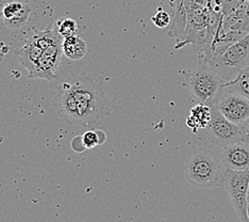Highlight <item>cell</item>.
<instances>
[{
    "label": "cell",
    "instance_id": "cell-23",
    "mask_svg": "<svg viewBox=\"0 0 249 222\" xmlns=\"http://www.w3.org/2000/svg\"><path fill=\"white\" fill-rule=\"evenodd\" d=\"M183 1H184V0H176V7H177V5L182 4Z\"/></svg>",
    "mask_w": 249,
    "mask_h": 222
},
{
    "label": "cell",
    "instance_id": "cell-10",
    "mask_svg": "<svg viewBox=\"0 0 249 222\" xmlns=\"http://www.w3.org/2000/svg\"><path fill=\"white\" fill-rule=\"evenodd\" d=\"M44 53V48L39 45L36 40L30 36L25 42L24 46L16 51V56L21 65L27 68L29 78H33L36 71L38 61Z\"/></svg>",
    "mask_w": 249,
    "mask_h": 222
},
{
    "label": "cell",
    "instance_id": "cell-8",
    "mask_svg": "<svg viewBox=\"0 0 249 222\" xmlns=\"http://www.w3.org/2000/svg\"><path fill=\"white\" fill-rule=\"evenodd\" d=\"M218 156L224 167L234 171H249V143L243 140L222 147Z\"/></svg>",
    "mask_w": 249,
    "mask_h": 222
},
{
    "label": "cell",
    "instance_id": "cell-5",
    "mask_svg": "<svg viewBox=\"0 0 249 222\" xmlns=\"http://www.w3.org/2000/svg\"><path fill=\"white\" fill-rule=\"evenodd\" d=\"M210 105L236 125H240L249 117V100L224 87L219 88Z\"/></svg>",
    "mask_w": 249,
    "mask_h": 222
},
{
    "label": "cell",
    "instance_id": "cell-18",
    "mask_svg": "<svg viewBox=\"0 0 249 222\" xmlns=\"http://www.w3.org/2000/svg\"><path fill=\"white\" fill-rule=\"evenodd\" d=\"M84 145H86L87 149H94L95 146L99 145V141H98V136L96 130H88L87 133H84L82 135Z\"/></svg>",
    "mask_w": 249,
    "mask_h": 222
},
{
    "label": "cell",
    "instance_id": "cell-16",
    "mask_svg": "<svg viewBox=\"0 0 249 222\" xmlns=\"http://www.w3.org/2000/svg\"><path fill=\"white\" fill-rule=\"evenodd\" d=\"M25 2H19V1H13V2H9L4 5L1 11V15H2V20H10L14 17L16 14L19 13L22 7H24Z\"/></svg>",
    "mask_w": 249,
    "mask_h": 222
},
{
    "label": "cell",
    "instance_id": "cell-1",
    "mask_svg": "<svg viewBox=\"0 0 249 222\" xmlns=\"http://www.w3.org/2000/svg\"><path fill=\"white\" fill-rule=\"evenodd\" d=\"M56 111L71 125L92 128L109 115L110 101L99 79L76 75L60 85Z\"/></svg>",
    "mask_w": 249,
    "mask_h": 222
},
{
    "label": "cell",
    "instance_id": "cell-21",
    "mask_svg": "<svg viewBox=\"0 0 249 222\" xmlns=\"http://www.w3.org/2000/svg\"><path fill=\"white\" fill-rule=\"evenodd\" d=\"M96 133H97V136H98V141H99V145L104 144L105 142L107 141V135L106 133L104 132V130H96Z\"/></svg>",
    "mask_w": 249,
    "mask_h": 222
},
{
    "label": "cell",
    "instance_id": "cell-12",
    "mask_svg": "<svg viewBox=\"0 0 249 222\" xmlns=\"http://www.w3.org/2000/svg\"><path fill=\"white\" fill-rule=\"evenodd\" d=\"M62 49L67 58L72 61L81 60L88 54L87 42L78 36L63 39Z\"/></svg>",
    "mask_w": 249,
    "mask_h": 222
},
{
    "label": "cell",
    "instance_id": "cell-7",
    "mask_svg": "<svg viewBox=\"0 0 249 222\" xmlns=\"http://www.w3.org/2000/svg\"><path fill=\"white\" fill-rule=\"evenodd\" d=\"M210 107L212 117L206 129L214 143L222 149L226 145L242 140L239 125L230 122L214 106L210 105Z\"/></svg>",
    "mask_w": 249,
    "mask_h": 222
},
{
    "label": "cell",
    "instance_id": "cell-2",
    "mask_svg": "<svg viewBox=\"0 0 249 222\" xmlns=\"http://www.w3.org/2000/svg\"><path fill=\"white\" fill-rule=\"evenodd\" d=\"M226 168L216 154L207 149L192 153L185 164V178L201 188H224Z\"/></svg>",
    "mask_w": 249,
    "mask_h": 222
},
{
    "label": "cell",
    "instance_id": "cell-3",
    "mask_svg": "<svg viewBox=\"0 0 249 222\" xmlns=\"http://www.w3.org/2000/svg\"><path fill=\"white\" fill-rule=\"evenodd\" d=\"M218 74L224 82L230 81L249 66V32L220 53L205 60Z\"/></svg>",
    "mask_w": 249,
    "mask_h": 222
},
{
    "label": "cell",
    "instance_id": "cell-20",
    "mask_svg": "<svg viewBox=\"0 0 249 222\" xmlns=\"http://www.w3.org/2000/svg\"><path fill=\"white\" fill-rule=\"evenodd\" d=\"M239 126H240V130H241L242 140L245 142H248L249 143V117L245 120L244 122L241 123Z\"/></svg>",
    "mask_w": 249,
    "mask_h": 222
},
{
    "label": "cell",
    "instance_id": "cell-13",
    "mask_svg": "<svg viewBox=\"0 0 249 222\" xmlns=\"http://www.w3.org/2000/svg\"><path fill=\"white\" fill-rule=\"evenodd\" d=\"M222 87L233 91L249 100V66L242 70L232 81L224 82Z\"/></svg>",
    "mask_w": 249,
    "mask_h": 222
},
{
    "label": "cell",
    "instance_id": "cell-19",
    "mask_svg": "<svg viewBox=\"0 0 249 222\" xmlns=\"http://www.w3.org/2000/svg\"><path fill=\"white\" fill-rule=\"evenodd\" d=\"M71 149L75 151L76 153H83L84 151H87L88 149L84 145L83 138L82 136H77L71 140Z\"/></svg>",
    "mask_w": 249,
    "mask_h": 222
},
{
    "label": "cell",
    "instance_id": "cell-14",
    "mask_svg": "<svg viewBox=\"0 0 249 222\" xmlns=\"http://www.w3.org/2000/svg\"><path fill=\"white\" fill-rule=\"evenodd\" d=\"M53 27L63 39L77 36L78 25L76 20L71 19V17H62L54 22Z\"/></svg>",
    "mask_w": 249,
    "mask_h": 222
},
{
    "label": "cell",
    "instance_id": "cell-6",
    "mask_svg": "<svg viewBox=\"0 0 249 222\" xmlns=\"http://www.w3.org/2000/svg\"><path fill=\"white\" fill-rule=\"evenodd\" d=\"M225 189H227L232 207L241 222H248L247 197L249 190V171H234L226 169Z\"/></svg>",
    "mask_w": 249,
    "mask_h": 222
},
{
    "label": "cell",
    "instance_id": "cell-15",
    "mask_svg": "<svg viewBox=\"0 0 249 222\" xmlns=\"http://www.w3.org/2000/svg\"><path fill=\"white\" fill-rule=\"evenodd\" d=\"M31 12L32 9L30 8V5L25 2L20 12L12 17V19L3 20V24L4 26L10 28V29H18V28H21L22 26L26 25V22L29 20Z\"/></svg>",
    "mask_w": 249,
    "mask_h": 222
},
{
    "label": "cell",
    "instance_id": "cell-11",
    "mask_svg": "<svg viewBox=\"0 0 249 222\" xmlns=\"http://www.w3.org/2000/svg\"><path fill=\"white\" fill-rule=\"evenodd\" d=\"M211 117L212 112L210 105L198 102L196 106L191 109L190 116L186 119V125L193 129L194 133H196L197 129L207 128L211 121Z\"/></svg>",
    "mask_w": 249,
    "mask_h": 222
},
{
    "label": "cell",
    "instance_id": "cell-22",
    "mask_svg": "<svg viewBox=\"0 0 249 222\" xmlns=\"http://www.w3.org/2000/svg\"><path fill=\"white\" fill-rule=\"evenodd\" d=\"M247 218L249 222V190H248V197H247Z\"/></svg>",
    "mask_w": 249,
    "mask_h": 222
},
{
    "label": "cell",
    "instance_id": "cell-9",
    "mask_svg": "<svg viewBox=\"0 0 249 222\" xmlns=\"http://www.w3.org/2000/svg\"><path fill=\"white\" fill-rule=\"evenodd\" d=\"M62 42L50 45L44 49V53L38 61L36 71L33 78L45 79V81H53L58 76V68L60 66L61 56L63 54Z\"/></svg>",
    "mask_w": 249,
    "mask_h": 222
},
{
    "label": "cell",
    "instance_id": "cell-4",
    "mask_svg": "<svg viewBox=\"0 0 249 222\" xmlns=\"http://www.w3.org/2000/svg\"><path fill=\"white\" fill-rule=\"evenodd\" d=\"M223 83L218 74L201 58L194 71L185 73L183 82L198 101L207 105L211 104Z\"/></svg>",
    "mask_w": 249,
    "mask_h": 222
},
{
    "label": "cell",
    "instance_id": "cell-17",
    "mask_svg": "<svg viewBox=\"0 0 249 222\" xmlns=\"http://www.w3.org/2000/svg\"><path fill=\"white\" fill-rule=\"evenodd\" d=\"M151 21L154 22L155 26H157L158 28H166L171 24L172 19L167 12L162 10V8H159L158 12L151 17Z\"/></svg>",
    "mask_w": 249,
    "mask_h": 222
}]
</instances>
